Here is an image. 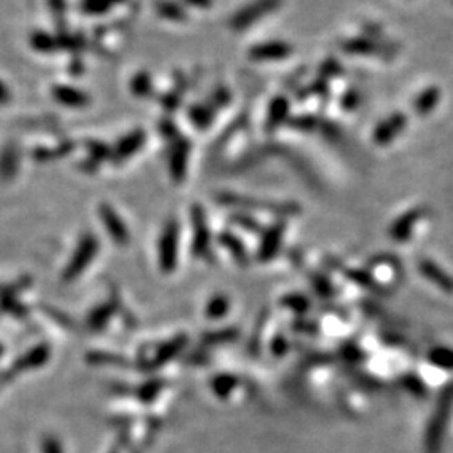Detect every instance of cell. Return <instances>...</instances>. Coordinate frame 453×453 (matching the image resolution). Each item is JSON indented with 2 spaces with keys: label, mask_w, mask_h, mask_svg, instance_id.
<instances>
[{
  "label": "cell",
  "mask_w": 453,
  "mask_h": 453,
  "mask_svg": "<svg viewBox=\"0 0 453 453\" xmlns=\"http://www.w3.org/2000/svg\"><path fill=\"white\" fill-rule=\"evenodd\" d=\"M281 6L282 0H254L234 14V17L230 19V27L235 32H242V30L262 21L265 15L276 12Z\"/></svg>",
  "instance_id": "cell-1"
},
{
  "label": "cell",
  "mask_w": 453,
  "mask_h": 453,
  "mask_svg": "<svg viewBox=\"0 0 453 453\" xmlns=\"http://www.w3.org/2000/svg\"><path fill=\"white\" fill-rule=\"evenodd\" d=\"M453 405V386H450L443 393L441 403H439V412L433 416L432 425L428 428V436H427V445L430 452L439 450V445L441 443V436H443L445 427L448 423V416H450V410Z\"/></svg>",
  "instance_id": "cell-2"
},
{
  "label": "cell",
  "mask_w": 453,
  "mask_h": 453,
  "mask_svg": "<svg viewBox=\"0 0 453 453\" xmlns=\"http://www.w3.org/2000/svg\"><path fill=\"white\" fill-rule=\"evenodd\" d=\"M190 150H192V145L185 137H178L172 141V150H170V157H168V170L170 175L175 181H183L185 177H187V170H188V158H190Z\"/></svg>",
  "instance_id": "cell-3"
},
{
  "label": "cell",
  "mask_w": 453,
  "mask_h": 453,
  "mask_svg": "<svg viewBox=\"0 0 453 453\" xmlns=\"http://www.w3.org/2000/svg\"><path fill=\"white\" fill-rule=\"evenodd\" d=\"M292 54V48L284 41H269L255 44L249 50V57L257 63H276L284 61Z\"/></svg>",
  "instance_id": "cell-4"
},
{
  "label": "cell",
  "mask_w": 453,
  "mask_h": 453,
  "mask_svg": "<svg viewBox=\"0 0 453 453\" xmlns=\"http://www.w3.org/2000/svg\"><path fill=\"white\" fill-rule=\"evenodd\" d=\"M146 133L143 130H134L128 133L118 141V145L113 148V163H123V161L130 160L131 157L138 153L139 150L145 146Z\"/></svg>",
  "instance_id": "cell-5"
},
{
  "label": "cell",
  "mask_w": 453,
  "mask_h": 453,
  "mask_svg": "<svg viewBox=\"0 0 453 453\" xmlns=\"http://www.w3.org/2000/svg\"><path fill=\"white\" fill-rule=\"evenodd\" d=\"M406 126V116L403 113H394L391 114L390 118H386L385 121H381L376 126L373 133V141L376 143L378 146H385L390 145L398 134L405 130Z\"/></svg>",
  "instance_id": "cell-6"
},
{
  "label": "cell",
  "mask_w": 453,
  "mask_h": 453,
  "mask_svg": "<svg viewBox=\"0 0 453 453\" xmlns=\"http://www.w3.org/2000/svg\"><path fill=\"white\" fill-rule=\"evenodd\" d=\"M220 200L223 203H237L242 205V207H254V208H261V210H272L277 212V214H294L299 208L296 207L294 203H269V201H259L254 199H247V197H239V195H225L220 197Z\"/></svg>",
  "instance_id": "cell-7"
},
{
  "label": "cell",
  "mask_w": 453,
  "mask_h": 453,
  "mask_svg": "<svg viewBox=\"0 0 453 453\" xmlns=\"http://www.w3.org/2000/svg\"><path fill=\"white\" fill-rule=\"evenodd\" d=\"M423 215H425L423 208H413V210L406 212L405 215H401L390 228L391 239L396 240V242H405V240H408L410 235H412L413 228H415L416 223L420 222V219H423Z\"/></svg>",
  "instance_id": "cell-8"
},
{
  "label": "cell",
  "mask_w": 453,
  "mask_h": 453,
  "mask_svg": "<svg viewBox=\"0 0 453 453\" xmlns=\"http://www.w3.org/2000/svg\"><path fill=\"white\" fill-rule=\"evenodd\" d=\"M418 269H420L421 276L427 277L436 288L448 294L453 292V279L448 276L440 265H436L435 262L430 261V259H423V261H420V264H418Z\"/></svg>",
  "instance_id": "cell-9"
},
{
  "label": "cell",
  "mask_w": 453,
  "mask_h": 453,
  "mask_svg": "<svg viewBox=\"0 0 453 453\" xmlns=\"http://www.w3.org/2000/svg\"><path fill=\"white\" fill-rule=\"evenodd\" d=\"M52 96L57 103L64 104L68 108H84L91 103V98H89L86 92L72 86H64V84L54 86Z\"/></svg>",
  "instance_id": "cell-10"
},
{
  "label": "cell",
  "mask_w": 453,
  "mask_h": 453,
  "mask_svg": "<svg viewBox=\"0 0 453 453\" xmlns=\"http://www.w3.org/2000/svg\"><path fill=\"white\" fill-rule=\"evenodd\" d=\"M343 50L348 54H354V56H373V54H381L386 56L388 49L381 48L373 39H351V41L344 42Z\"/></svg>",
  "instance_id": "cell-11"
},
{
  "label": "cell",
  "mask_w": 453,
  "mask_h": 453,
  "mask_svg": "<svg viewBox=\"0 0 453 453\" xmlns=\"http://www.w3.org/2000/svg\"><path fill=\"white\" fill-rule=\"evenodd\" d=\"M289 116V99L284 96H277L272 99L269 106V113H267L265 119V130L274 131L279 126H282V123L288 119Z\"/></svg>",
  "instance_id": "cell-12"
},
{
  "label": "cell",
  "mask_w": 453,
  "mask_h": 453,
  "mask_svg": "<svg viewBox=\"0 0 453 453\" xmlns=\"http://www.w3.org/2000/svg\"><path fill=\"white\" fill-rule=\"evenodd\" d=\"M440 98H441V91L436 86H430L425 89V91H421L420 94H418V98L415 99V103H413V108H415L416 114L427 116L432 113V111L436 108V104L440 103Z\"/></svg>",
  "instance_id": "cell-13"
},
{
  "label": "cell",
  "mask_w": 453,
  "mask_h": 453,
  "mask_svg": "<svg viewBox=\"0 0 453 453\" xmlns=\"http://www.w3.org/2000/svg\"><path fill=\"white\" fill-rule=\"evenodd\" d=\"M190 121L197 130H207L215 119V110L210 104H193L188 111Z\"/></svg>",
  "instance_id": "cell-14"
},
{
  "label": "cell",
  "mask_w": 453,
  "mask_h": 453,
  "mask_svg": "<svg viewBox=\"0 0 453 453\" xmlns=\"http://www.w3.org/2000/svg\"><path fill=\"white\" fill-rule=\"evenodd\" d=\"M154 9L160 14V17L166 19V21L172 22H183L187 21V10L183 6H180L178 2L173 0H158L154 3Z\"/></svg>",
  "instance_id": "cell-15"
},
{
  "label": "cell",
  "mask_w": 453,
  "mask_h": 453,
  "mask_svg": "<svg viewBox=\"0 0 453 453\" xmlns=\"http://www.w3.org/2000/svg\"><path fill=\"white\" fill-rule=\"evenodd\" d=\"M19 168V150L14 145L7 146L0 157V177L9 180L15 175Z\"/></svg>",
  "instance_id": "cell-16"
},
{
  "label": "cell",
  "mask_w": 453,
  "mask_h": 453,
  "mask_svg": "<svg viewBox=\"0 0 453 453\" xmlns=\"http://www.w3.org/2000/svg\"><path fill=\"white\" fill-rule=\"evenodd\" d=\"M30 46H32V49H36L37 52H42V54H49V52H56L59 48V39L50 36L48 32H41V30H37V32H34L32 36H30Z\"/></svg>",
  "instance_id": "cell-17"
},
{
  "label": "cell",
  "mask_w": 453,
  "mask_h": 453,
  "mask_svg": "<svg viewBox=\"0 0 453 453\" xmlns=\"http://www.w3.org/2000/svg\"><path fill=\"white\" fill-rule=\"evenodd\" d=\"M99 212H101V217H103V222L106 223L108 228H110L111 234H113L118 240L126 239V228H125V225H123L121 220H119V217L116 215V212L113 210V208L108 207V205H103Z\"/></svg>",
  "instance_id": "cell-18"
},
{
  "label": "cell",
  "mask_w": 453,
  "mask_h": 453,
  "mask_svg": "<svg viewBox=\"0 0 453 453\" xmlns=\"http://www.w3.org/2000/svg\"><path fill=\"white\" fill-rule=\"evenodd\" d=\"M74 150V143L72 141H64L61 145L54 146V148H39L34 151V158L39 161H49V160H57V158L68 157L71 151Z\"/></svg>",
  "instance_id": "cell-19"
},
{
  "label": "cell",
  "mask_w": 453,
  "mask_h": 453,
  "mask_svg": "<svg viewBox=\"0 0 453 453\" xmlns=\"http://www.w3.org/2000/svg\"><path fill=\"white\" fill-rule=\"evenodd\" d=\"M130 89L137 98H146V96H150L151 91H153V83H151L148 72H138V74L133 77V81H131Z\"/></svg>",
  "instance_id": "cell-20"
},
{
  "label": "cell",
  "mask_w": 453,
  "mask_h": 453,
  "mask_svg": "<svg viewBox=\"0 0 453 453\" xmlns=\"http://www.w3.org/2000/svg\"><path fill=\"white\" fill-rule=\"evenodd\" d=\"M86 148L89 153V160L94 161L96 165L103 160H111V157H113V148H110V146L101 141L88 143Z\"/></svg>",
  "instance_id": "cell-21"
},
{
  "label": "cell",
  "mask_w": 453,
  "mask_h": 453,
  "mask_svg": "<svg viewBox=\"0 0 453 453\" xmlns=\"http://www.w3.org/2000/svg\"><path fill=\"white\" fill-rule=\"evenodd\" d=\"M430 361L435 366L443 368V370H453V351L450 350H433L430 352Z\"/></svg>",
  "instance_id": "cell-22"
},
{
  "label": "cell",
  "mask_w": 453,
  "mask_h": 453,
  "mask_svg": "<svg viewBox=\"0 0 453 453\" xmlns=\"http://www.w3.org/2000/svg\"><path fill=\"white\" fill-rule=\"evenodd\" d=\"M111 6H113V2L111 0H84L83 2V10L86 14H91V15H103L106 12H110Z\"/></svg>",
  "instance_id": "cell-23"
},
{
  "label": "cell",
  "mask_w": 453,
  "mask_h": 453,
  "mask_svg": "<svg viewBox=\"0 0 453 453\" xmlns=\"http://www.w3.org/2000/svg\"><path fill=\"white\" fill-rule=\"evenodd\" d=\"M282 230H284V225H282V223H277V225H274L265 234L264 247H262V249H264L267 254H272V252L277 249L279 242H281V237H282Z\"/></svg>",
  "instance_id": "cell-24"
},
{
  "label": "cell",
  "mask_w": 453,
  "mask_h": 453,
  "mask_svg": "<svg viewBox=\"0 0 453 453\" xmlns=\"http://www.w3.org/2000/svg\"><path fill=\"white\" fill-rule=\"evenodd\" d=\"M230 103V92H228V89L225 88H219L217 91L214 92V96H212V103L210 106L217 110V108H222V106H227V104Z\"/></svg>",
  "instance_id": "cell-25"
},
{
  "label": "cell",
  "mask_w": 453,
  "mask_h": 453,
  "mask_svg": "<svg viewBox=\"0 0 453 453\" xmlns=\"http://www.w3.org/2000/svg\"><path fill=\"white\" fill-rule=\"evenodd\" d=\"M292 126L301 131H312L317 126V121L312 116H299L292 121Z\"/></svg>",
  "instance_id": "cell-26"
},
{
  "label": "cell",
  "mask_w": 453,
  "mask_h": 453,
  "mask_svg": "<svg viewBox=\"0 0 453 453\" xmlns=\"http://www.w3.org/2000/svg\"><path fill=\"white\" fill-rule=\"evenodd\" d=\"M181 103V94L178 91H170L168 94L161 99V104L166 111H175Z\"/></svg>",
  "instance_id": "cell-27"
},
{
  "label": "cell",
  "mask_w": 453,
  "mask_h": 453,
  "mask_svg": "<svg viewBox=\"0 0 453 453\" xmlns=\"http://www.w3.org/2000/svg\"><path fill=\"white\" fill-rule=\"evenodd\" d=\"M341 71H343V68H341V64L338 63V61H334V59H328L326 63L321 66V74L328 76V77L339 76Z\"/></svg>",
  "instance_id": "cell-28"
},
{
  "label": "cell",
  "mask_w": 453,
  "mask_h": 453,
  "mask_svg": "<svg viewBox=\"0 0 453 453\" xmlns=\"http://www.w3.org/2000/svg\"><path fill=\"white\" fill-rule=\"evenodd\" d=\"M358 104H359V94L356 91H348L346 94L343 96V99H341V106H343V110L346 111L356 110Z\"/></svg>",
  "instance_id": "cell-29"
},
{
  "label": "cell",
  "mask_w": 453,
  "mask_h": 453,
  "mask_svg": "<svg viewBox=\"0 0 453 453\" xmlns=\"http://www.w3.org/2000/svg\"><path fill=\"white\" fill-rule=\"evenodd\" d=\"M160 131H161V134H163V137L166 139H175L178 137V131H177V128L173 126V123H170V121H163L160 125Z\"/></svg>",
  "instance_id": "cell-30"
},
{
  "label": "cell",
  "mask_w": 453,
  "mask_h": 453,
  "mask_svg": "<svg viewBox=\"0 0 453 453\" xmlns=\"http://www.w3.org/2000/svg\"><path fill=\"white\" fill-rule=\"evenodd\" d=\"M405 385L415 394H425V386L421 385V381L418 378H406Z\"/></svg>",
  "instance_id": "cell-31"
},
{
  "label": "cell",
  "mask_w": 453,
  "mask_h": 453,
  "mask_svg": "<svg viewBox=\"0 0 453 453\" xmlns=\"http://www.w3.org/2000/svg\"><path fill=\"white\" fill-rule=\"evenodd\" d=\"M187 2V6L195 7V9H210L212 0H183Z\"/></svg>",
  "instance_id": "cell-32"
},
{
  "label": "cell",
  "mask_w": 453,
  "mask_h": 453,
  "mask_svg": "<svg viewBox=\"0 0 453 453\" xmlns=\"http://www.w3.org/2000/svg\"><path fill=\"white\" fill-rule=\"evenodd\" d=\"M10 101V91L3 83H0V104H6Z\"/></svg>",
  "instance_id": "cell-33"
},
{
  "label": "cell",
  "mask_w": 453,
  "mask_h": 453,
  "mask_svg": "<svg viewBox=\"0 0 453 453\" xmlns=\"http://www.w3.org/2000/svg\"><path fill=\"white\" fill-rule=\"evenodd\" d=\"M111 2H113V3H119V2H123V0H111Z\"/></svg>",
  "instance_id": "cell-34"
}]
</instances>
